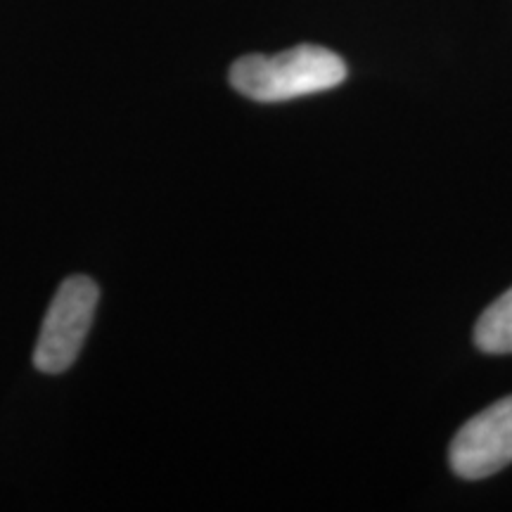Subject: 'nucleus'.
Wrapping results in <instances>:
<instances>
[{
	"label": "nucleus",
	"instance_id": "nucleus-1",
	"mask_svg": "<svg viewBox=\"0 0 512 512\" xmlns=\"http://www.w3.org/2000/svg\"><path fill=\"white\" fill-rule=\"evenodd\" d=\"M337 53L302 43L278 55H245L230 67V86L256 102H285L337 88L347 79Z\"/></svg>",
	"mask_w": 512,
	"mask_h": 512
},
{
	"label": "nucleus",
	"instance_id": "nucleus-2",
	"mask_svg": "<svg viewBox=\"0 0 512 512\" xmlns=\"http://www.w3.org/2000/svg\"><path fill=\"white\" fill-rule=\"evenodd\" d=\"M100 290L88 275H72L55 292L43 318L34 349V366L41 373L60 375L74 366L93 325Z\"/></svg>",
	"mask_w": 512,
	"mask_h": 512
},
{
	"label": "nucleus",
	"instance_id": "nucleus-3",
	"mask_svg": "<svg viewBox=\"0 0 512 512\" xmlns=\"http://www.w3.org/2000/svg\"><path fill=\"white\" fill-rule=\"evenodd\" d=\"M453 472L463 479H484L512 463V396L467 420L448 451Z\"/></svg>",
	"mask_w": 512,
	"mask_h": 512
},
{
	"label": "nucleus",
	"instance_id": "nucleus-4",
	"mask_svg": "<svg viewBox=\"0 0 512 512\" xmlns=\"http://www.w3.org/2000/svg\"><path fill=\"white\" fill-rule=\"evenodd\" d=\"M475 344L484 354H512V287L479 316Z\"/></svg>",
	"mask_w": 512,
	"mask_h": 512
}]
</instances>
